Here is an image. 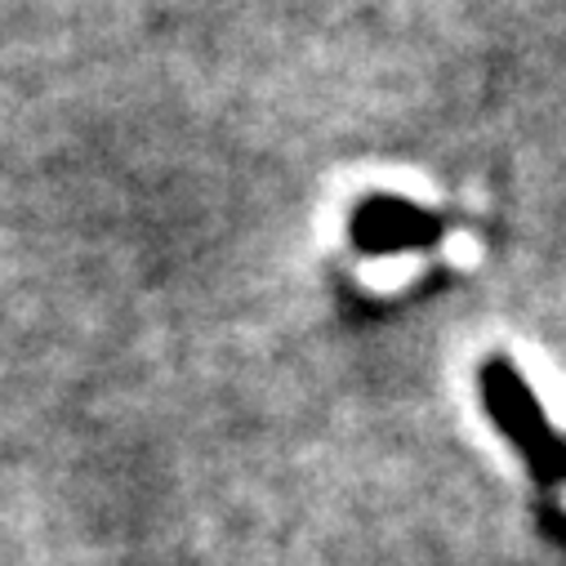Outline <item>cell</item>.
I'll return each instance as SVG.
<instances>
[{"label":"cell","mask_w":566,"mask_h":566,"mask_svg":"<svg viewBox=\"0 0 566 566\" xmlns=\"http://www.w3.org/2000/svg\"><path fill=\"white\" fill-rule=\"evenodd\" d=\"M438 237H442V219L397 197H370L353 219V241L370 254L419 250V245H433Z\"/></svg>","instance_id":"obj_2"},{"label":"cell","mask_w":566,"mask_h":566,"mask_svg":"<svg viewBox=\"0 0 566 566\" xmlns=\"http://www.w3.org/2000/svg\"><path fill=\"white\" fill-rule=\"evenodd\" d=\"M482 384V401H486V415L495 419V429L517 447V455L526 460V469L544 482V486H557L566 482V438L548 423V415L539 410L531 384L504 361V357H491L478 375Z\"/></svg>","instance_id":"obj_1"}]
</instances>
